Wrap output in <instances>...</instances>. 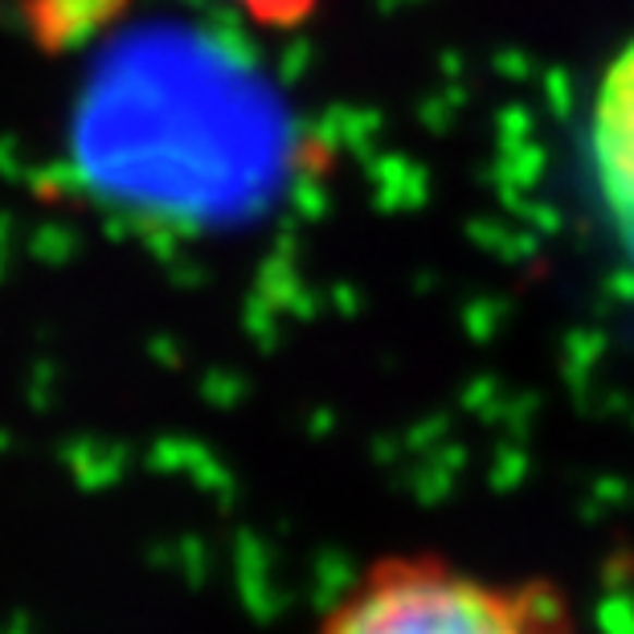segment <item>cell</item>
<instances>
[{
  "mask_svg": "<svg viewBox=\"0 0 634 634\" xmlns=\"http://www.w3.org/2000/svg\"><path fill=\"white\" fill-rule=\"evenodd\" d=\"M316 634H585L552 577H500L430 549L381 552L328 601Z\"/></svg>",
  "mask_w": 634,
  "mask_h": 634,
  "instance_id": "cell-1",
  "label": "cell"
},
{
  "mask_svg": "<svg viewBox=\"0 0 634 634\" xmlns=\"http://www.w3.org/2000/svg\"><path fill=\"white\" fill-rule=\"evenodd\" d=\"M144 0H21V21L46 53H74L115 34ZM258 34H300L319 17L324 0H214Z\"/></svg>",
  "mask_w": 634,
  "mask_h": 634,
  "instance_id": "cell-2",
  "label": "cell"
},
{
  "mask_svg": "<svg viewBox=\"0 0 634 634\" xmlns=\"http://www.w3.org/2000/svg\"><path fill=\"white\" fill-rule=\"evenodd\" d=\"M589 160L606 209L634 246V37L606 62L589 102Z\"/></svg>",
  "mask_w": 634,
  "mask_h": 634,
  "instance_id": "cell-3",
  "label": "cell"
}]
</instances>
